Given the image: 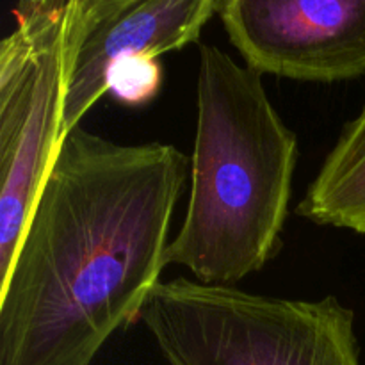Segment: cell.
Segmentation results:
<instances>
[{"mask_svg": "<svg viewBox=\"0 0 365 365\" xmlns=\"http://www.w3.org/2000/svg\"><path fill=\"white\" fill-rule=\"evenodd\" d=\"M187 178L170 143L68 132L0 280V365H93L138 323Z\"/></svg>", "mask_w": 365, "mask_h": 365, "instance_id": "6da1fadb", "label": "cell"}, {"mask_svg": "<svg viewBox=\"0 0 365 365\" xmlns=\"http://www.w3.org/2000/svg\"><path fill=\"white\" fill-rule=\"evenodd\" d=\"M298 159V135L262 75L220 46L200 45L191 191L166 266L232 287L262 271L282 248Z\"/></svg>", "mask_w": 365, "mask_h": 365, "instance_id": "7a4b0ae2", "label": "cell"}, {"mask_svg": "<svg viewBox=\"0 0 365 365\" xmlns=\"http://www.w3.org/2000/svg\"><path fill=\"white\" fill-rule=\"evenodd\" d=\"M168 365H362L355 312L335 296L291 299L178 277L139 316Z\"/></svg>", "mask_w": 365, "mask_h": 365, "instance_id": "3957f363", "label": "cell"}, {"mask_svg": "<svg viewBox=\"0 0 365 365\" xmlns=\"http://www.w3.org/2000/svg\"><path fill=\"white\" fill-rule=\"evenodd\" d=\"M121 0H29L38 48L0 77V280L64 139V103L78 53Z\"/></svg>", "mask_w": 365, "mask_h": 365, "instance_id": "277c9868", "label": "cell"}, {"mask_svg": "<svg viewBox=\"0 0 365 365\" xmlns=\"http://www.w3.org/2000/svg\"><path fill=\"white\" fill-rule=\"evenodd\" d=\"M217 16L262 77L335 84L365 75V0H221Z\"/></svg>", "mask_w": 365, "mask_h": 365, "instance_id": "5b68a950", "label": "cell"}, {"mask_svg": "<svg viewBox=\"0 0 365 365\" xmlns=\"http://www.w3.org/2000/svg\"><path fill=\"white\" fill-rule=\"evenodd\" d=\"M221 0H121L120 7L91 32L78 53L64 103V134L107 95V77L118 61L160 57L200 39Z\"/></svg>", "mask_w": 365, "mask_h": 365, "instance_id": "8992f818", "label": "cell"}, {"mask_svg": "<svg viewBox=\"0 0 365 365\" xmlns=\"http://www.w3.org/2000/svg\"><path fill=\"white\" fill-rule=\"evenodd\" d=\"M296 212L319 227L365 235V106L344 125Z\"/></svg>", "mask_w": 365, "mask_h": 365, "instance_id": "52a82bcc", "label": "cell"}, {"mask_svg": "<svg viewBox=\"0 0 365 365\" xmlns=\"http://www.w3.org/2000/svg\"><path fill=\"white\" fill-rule=\"evenodd\" d=\"M163 78L164 71L159 57H128L110 68L107 93L121 106L143 107L157 98L163 88Z\"/></svg>", "mask_w": 365, "mask_h": 365, "instance_id": "ba28073f", "label": "cell"}]
</instances>
